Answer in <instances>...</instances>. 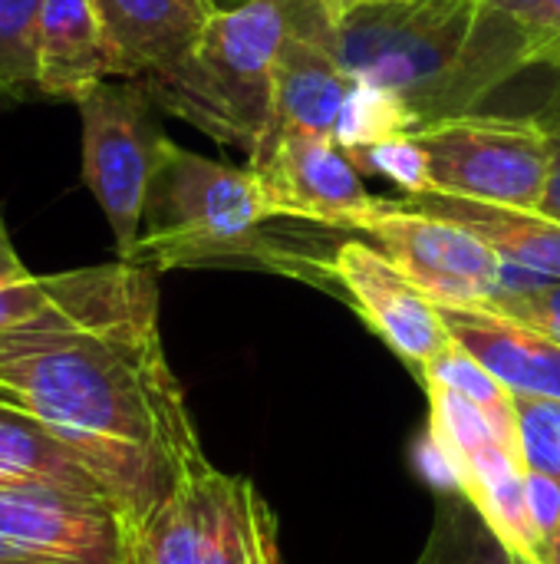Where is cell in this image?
Instances as JSON below:
<instances>
[{
	"label": "cell",
	"instance_id": "cell-6",
	"mask_svg": "<svg viewBox=\"0 0 560 564\" xmlns=\"http://www.w3.org/2000/svg\"><path fill=\"white\" fill-rule=\"evenodd\" d=\"M83 182L102 208L119 261L135 258L152 172L168 135L155 122V99L139 79H106L79 99Z\"/></svg>",
	"mask_w": 560,
	"mask_h": 564
},
{
	"label": "cell",
	"instance_id": "cell-20",
	"mask_svg": "<svg viewBox=\"0 0 560 564\" xmlns=\"http://www.w3.org/2000/svg\"><path fill=\"white\" fill-rule=\"evenodd\" d=\"M426 400H429V436L439 443V449L446 453L449 466L455 469L459 482L462 473L492 446L502 443L495 423L465 397H459L455 390H449L439 380H426L422 383ZM505 446V443H502ZM515 453V449H512Z\"/></svg>",
	"mask_w": 560,
	"mask_h": 564
},
{
	"label": "cell",
	"instance_id": "cell-10",
	"mask_svg": "<svg viewBox=\"0 0 560 564\" xmlns=\"http://www.w3.org/2000/svg\"><path fill=\"white\" fill-rule=\"evenodd\" d=\"M135 522L109 496L0 489V542L36 564H132Z\"/></svg>",
	"mask_w": 560,
	"mask_h": 564
},
{
	"label": "cell",
	"instance_id": "cell-29",
	"mask_svg": "<svg viewBox=\"0 0 560 564\" xmlns=\"http://www.w3.org/2000/svg\"><path fill=\"white\" fill-rule=\"evenodd\" d=\"M545 132H548V145H551V175H548V188H545V202L538 212L551 215L560 221V96L551 102L548 112H541Z\"/></svg>",
	"mask_w": 560,
	"mask_h": 564
},
{
	"label": "cell",
	"instance_id": "cell-19",
	"mask_svg": "<svg viewBox=\"0 0 560 564\" xmlns=\"http://www.w3.org/2000/svg\"><path fill=\"white\" fill-rule=\"evenodd\" d=\"M416 564H521L495 535L479 506L459 492L436 496V519L429 542Z\"/></svg>",
	"mask_w": 560,
	"mask_h": 564
},
{
	"label": "cell",
	"instance_id": "cell-27",
	"mask_svg": "<svg viewBox=\"0 0 560 564\" xmlns=\"http://www.w3.org/2000/svg\"><path fill=\"white\" fill-rule=\"evenodd\" d=\"M525 496H528V512H531V525H535L538 549H541L551 535L560 532V479L541 476V473H525Z\"/></svg>",
	"mask_w": 560,
	"mask_h": 564
},
{
	"label": "cell",
	"instance_id": "cell-23",
	"mask_svg": "<svg viewBox=\"0 0 560 564\" xmlns=\"http://www.w3.org/2000/svg\"><path fill=\"white\" fill-rule=\"evenodd\" d=\"M353 165L360 172H373L393 185H399L406 195H426L432 192L429 159L426 149L413 135H386L376 142H363L347 149Z\"/></svg>",
	"mask_w": 560,
	"mask_h": 564
},
{
	"label": "cell",
	"instance_id": "cell-25",
	"mask_svg": "<svg viewBox=\"0 0 560 564\" xmlns=\"http://www.w3.org/2000/svg\"><path fill=\"white\" fill-rule=\"evenodd\" d=\"M69 281H73V271L43 274V278L30 274L23 281H0V334L20 324H30L50 307H56L63 294L69 291Z\"/></svg>",
	"mask_w": 560,
	"mask_h": 564
},
{
	"label": "cell",
	"instance_id": "cell-18",
	"mask_svg": "<svg viewBox=\"0 0 560 564\" xmlns=\"http://www.w3.org/2000/svg\"><path fill=\"white\" fill-rule=\"evenodd\" d=\"M525 473L528 469L521 456L498 443L462 473V492L479 506L485 522L495 529V535L512 549L518 562L538 564V535L528 512Z\"/></svg>",
	"mask_w": 560,
	"mask_h": 564
},
{
	"label": "cell",
	"instance_id": "cell-22",
	"mask_svg": "<svg viewBox=\"0 0 560 564\" xmlns=\"http://www.w3.org/2000/svg\"><path fill=\"white\" fill-rule=\"evenodd\" d=\"M43 0H0V102L40 96L36 43Z\"/></svg>",
	"mask_w": 560,
	"mask_h": 564
},
{
	"label": "cell",
	"instance_id": "cell-12",
	"mask_svg": "<svg viewBox=\"0 0 560 564\" xmlns=\"http://www.w3.org/2000/svg\"><path fill=\"white\" fill-rule=\"evenodd\" d=\"M356 79L337 53V26L320 0H300L274 73V109L264 139L314 132L337 139ZM261 139V142H264Z\"/></svg>",
	"mask_w": 560,
	"mask_h": 564
},
{
	"label": "cell",
	"instance_id": "cell-16",
	"mask_svg": "<svg viewBox=\"0 0 560 564\" xmlns=\"http://www.w3.org/2000/svg\"><path fill=\"white\" fill-rule=\"evenodd\" d=\"M399 202L406 208H419V212L459 221L479 238H485L508 264H518L548 281H560V221L545 212L472 202V198H455L442 192L406 195Z\"/></svg>",
	"mask_w": 560,
	"mask_h": 564
},
{
	"label": "cell",
	"instance_id": "cell-11",
	"mask_svg": "<svg viewBox=\"0 0 560 564\" xmlns=\"http://www.w3.org/2000/svg\"><path fill=\"white\" fill-rule=\"evenodd\" d=\"M327 291H337L363 317V324L422 377L455 340L439 304L419 291L373 241L347 238L333 245L323 264Z\"/></svg>",
	"mask_w": 560,
	"mask_h": 564
},
{
	"label": "cell",
	"instance_id": "cell-13",
	"mask_svg": "<svg viewBox=\"0 0 560 564\" xmlns=\"http://www.w3.org/2000/svg\"><path fill=\"white\" fill-rule=\"evenodd\" d=\"M112 43L119 79H139L145 89L172 79L195 53L215 0H96Z\"/></svg>",
	"mask_w": 560,
	"mask_h": 564
},
{
	"label": "cell",
	"instance_id": "cell-1",
	"mask_svg": "<svg viewBox=\"0 0 560 564\" xmlns=\"http://www.w3.org/2000/svg\"><path fill=\"white\" fill-rule=\"evenodd\" d=\"M0 403L66 440L135 529L205 459L165 357L155 271L135 261L76 268L56 307L0 334Z\"/></svg>",
	"mask_w": 560,
	"mask_h": 564
},
{
	"label": "cell",
	"instance_id": "cell-31",
	"mask_svg": "<svg viewBox=\"0 0 560 564\" xmlns=\"http://www.w3.org/2000/svg\"><path fill=\"white\" fill-rule=\"evenodd\" d=\"M320 3H323V10H327L330 23L337 26L347 13H353L356 7H363V3H370V0H320Z\"/></svg>",
	"mask_w": 560,
	"mask_h": 564
},
{
	"label": "cell",
	"instance_id": "cell-33",
	"mask_svg": "<svg viewBox=\"0 0 560 564\" xmlns=\"http://www.w3.org/2000/svg\"><path fill=\"white\" fill-rule=\"evenodd\" d=\"M485 3H488V7H495V10H508V13H512V10H518L525 0H485Z\"/></svg>",
	"mask_w": 560,
	"mask_h": 564
},
{
	"label": "cell",
	"instance_id": "cell-14",
	"mask_svg": "<svg viewBox=\"0 0 560 564\" xmlns=\"http://www.w3.org/2000/svg\"><path fill=\"white\" fill-rule=\"evenodd\" d=\"M452 340L515 397L560 400V340L495 307L439 304Z\"/></svg>",
	"mask_w": 560,
	"mask_h": 564
},
{
	"label": "cell",
	"instance_id": "cell-30",
	"mask_svg": "<svg viewBox=\"0 0 560 564\" xmlns=\"http://www.w3.org/2000/svg\"><path fill=\"white\" fill-rule=\"evenodd\" d=\"M23 278H30V271L20 261V254H17V248H13V241L7 235V225L0 218V281H23Z\"/></svg>",
	"mask_w": 560,
	"mask_h": 564
},
{
	"label": "cell",
	"instance_id": "cell-17",
	"mask_svg": "<svg viewBox=\"0 0 560 564\" xmlns=\"http://www.w3.org/2000/svg\"><path fill=\"white\" fill-rule=\"evenodd\" d=\"M0 489H69L116 499L66 440L7 403H0Z\"/></svg>",
	"mask_w": 560,
	"mask_h": 564
},
{
	"label": "cell",
	"instance_id": "cell-3",
	"mask_svg": "<svg viewBox=\"0 0 560 564\" xmlns=\"http://www.w3.org/2000/svg\"><path fill=\"white\" fill-rule=\"evenodd\" d=\"M271 202L257 172L165 142L152 172L135 264L162 274L185 268H261L327 288V254L271 231Z\"/></svg>",
	"mask_w": 560,
	"mask_h": 564
},
{
	"label": "cell",
	"instance_id": "cell-7",
	"mask_svg": "<svg viewBox=\"0 0 560 564\" xmlns=\"http://www.w3.org/2000/svg\"><path fill=\"white\" fill-rule=\"evenodd\" d=\"M413 139L426 149L432 192L538 212L551 175L541 116L465 112L432 122Z\"/></svg>",
	"mask_w": 560,
	"mask_h": 564
},
{
	"label": "cell",
	"instance_id": "cell-32",
	"mask_svg": "<svg viewBox=\"0 0 560 564\" xmlns=\"http://www.w3.org/2000/svg\"><path fill=\"white\" fill-rule=\"evenodd\" d=\"M0 564H36V562H30V558H23L20 552H13V549H7V545L0 542Z\"/></svg>",
	"mask_w": 560,
	"mask_h": 564
},
{
	"label": "cell",
	"instance_id": "cell-28",
	"mask_svg": "<svg viewBox=\"0 0 560 564\" xmlns=\"http://www.w3.org/2000/svg\"><path fill=\"white\" fill-rule=\"evenodd\" d=\"M485 307H495L508 317L518 321H535V317H560V281L538 284L531 291H518V294H505Z\"/></svg>",
	"mask_w": 560,
	"mask_h": 564
},
{
	"label": "cell",
	"instance_id": "cell-26",
	"mask_svg": "<svg viewBox=\"0 0 560 564\" xmlns=\"http://www.w3.org/2000/svg\"><path fill=\"white\" fill-rule=\"evenodd\" d=\"M512 17L518 20L528 46H531V59L560 66V0H525L518 10H512Z\"/></svg>",
	"mask_w": 560,
	"mask_h": 564
},
{
	"label": "cell",
	"instance_id": "cell-4",
	"mask_svg": "<svg viewBox=\"0 0 560 564\" xmlns=\"http://www.w3.org/2000/svg\"><path fill=\"white\" fill-rule=\"evenodd\" d=\"M297 10L300 0L218 7L188 63L149 89L155 106L251 159L271 126L274 73Z\"/></svg>",
	"mask_w": 560,
	"mask_h": 564
},
{
	"label": "cell",
	"instance_id": "cell-9",
	"mask_svg": "<svg viewBox=\"0 0 560 564\" xmlns=\"http://www.w3.org/2000/svg\"><path fill=\"white\" fill-rule=\"evenodd\" d=\"M274 218H300L333 231H356L380 215L389 198L363 185V172L330 135L284 132L271 135L251 155Z\"/></svg>",
	"mask_w": 560,
	"mask_h": 564
},
{
	"label": "cell",
	"instance_id": "cell-21",
	"mask_svg": "<svg viewBox=\"0 0 560 564\" xmlns=\"http://www.w3.org/2000/svg\"><path fill=\"white\" fill-rule=\"evenodd\" d=\"M426 380H439L449 390H455L459 397H465L469 403H475L498 430L502 443L508 449L518 453V416H515V393L498 383L469 350H462L459 344H452L439 360H432L426 367V373L419 377V383ZM521 456V453H518Z\"/></svg>",
	"mask_w": 560,
	"mask_h": 564
},
{
	"label": "cell",
	"instance_id": "cell-15",
	"mask_svg": "<svg viewBox=\"0 0 560 564\" xmlns=\"http://www.w3.org/2000/svg\"><path fill=\"white\" fill-rule=\"evenodd\" d=\"M106 79H119V63L96 0H43L36 43L40 96L76 102Z\"/></svg>",
	"mask_w": 560,
	"mask_h": 564
},
{
	"label": "cell",
	"instance_id": "cell-2",
	"mask_svg": "<svg viewBox=\"0 0 560 564\" xmlns=\"http://www.w3.org/2000/svg\"><path fill=\"white\" fill-rule=\"evenodd\" d=\"M337 53L356 86L393 109L403 135L475 112L535 66L518 20L485 0H370L337 23Z\"/></svg>",
	"mask_w": 560,
	"mask_h": 564
},
{
	"label": "cell",
	"instance_id": "cell-34",
	"mask_svg": "<svg viewBox=\"0 0 560 564\" xmlns=\"http://www.w3.org/2000/svg\"><path fill=\"white\" fill-rule=\"evenodd\" d=\"M215 3H218V0H215Z\"/></svg>",
	"mask_w": 560,
	"mask_h": 564
},
{
	"label": "cell",
	"instance_id": "cell-35",
	"mask_svg": "<svg viewBox=\"0 0 560 564\" xmlns=\"http://www.w3.org/2000/svg\"><path fill=\"white\" fill-rule=\"evenodd\" d=\"M558 69H560V66H558Z\"/></svg>",
	"mask_w": 560,
	"mask_h": 564
},
{
	"label": "cell",
	"instance_id": "cell-8",
	"mask_svg": "<svg viewBox=\"0 0 560 564\" xmlns=\"http://www.w3.org/2000/svg\"><path fill=\"white\" fill-rule=\"evenodd\" d=\"M356 235L373 245L436 304L485 307L505 291V258L475 231L442 215L389 202Z\"/></svg>",
	"mask_w": 560,
	"mask_h": 564
},
{
	"label": "cell",
	"instance_id": "cell-24",
	"mask_svg": "<svg viewBox=\"0 0 560 564\" xmlns=\"http://www.w3.org/2000/svg\"><path fill=\"white\" fill-rule=\"evenodd\" d=\"M515 416L525 469L560 479V400L515 397Z\"/></svg>",
	"mask_w": 560,
	"mask_h": 564
},
{
	"label": "cell",
	"instance_id": "cell-5",
	"mask_svg": "<svg viewBox=\"0 0 560 564\" xmlns=\"http://www.w3.org/2000/svg\"><path fill=\"white\" fill-rule=\"evenodd\" d=\"M132 564H284L277 519L248 476L205 456L142 519Z\"/></svg>",
	"mask_w": 560,
	"mask_h": 564
}]
</instances>
